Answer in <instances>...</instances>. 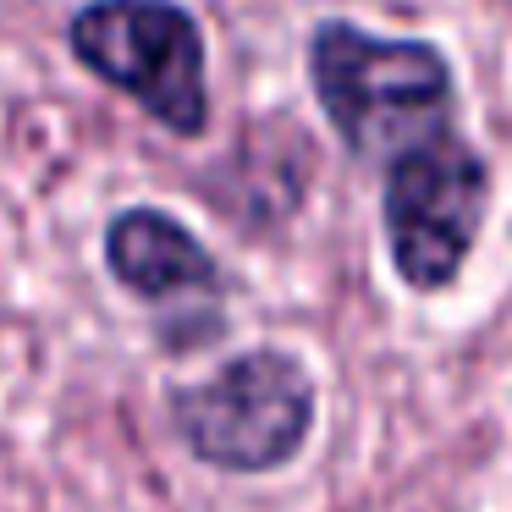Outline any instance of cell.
<instances>
[{"label":"cell","mask_w":512,"mask_h":512,"mask_svg":"<svg viewBox=\"0 0 512 512\" xmlns=\"http://www.w3.org/2000/svg\"><path fill=\"white\" fill-rule=\"evenodd\" d=\"M490 193H496L490 160L457 127L380 166V232L402 287L435 298L463 276L485 232Z\"/></svg>","instance_id":"obj_4"},{"label":"cell","mask_w":512,"mask_h":512,"mask_svg":"<svg viewBox=\"0 0 512 512\" xmlns=\"http://www.w3.org/2000/svg\"><path fill=\"white\" fill-rule=\"evenodd\" d=\"M171 430L215 474H276L298 463L320 419V391L298 353L248 347L199 386L166 397Z\"/></svg>","instance_id":"obj_2"},{"label":"cell","mask_w":512,"mask_h":512,"mask_svg":"<svg viewBox=\"0 0 512 512\" xmlns=\"http://www.w3.org/2000/svg\"><path fill=\"white\" fill-rule=\"evenodd\" d=\"M67 50L171 138L210 133V45L182 0H89L67 23Z\"/></svg>","instance_id":"obj_3"},{"label":"cell","mask_w":512,"mask_h":512,"mask_svg":"<svg viewBox=\"0 0 512 512\" xmlns=\"http://www.w3.org/2000/svg\"><path fill=\"white\" fill-rule=\"evenodd\" d=\"M303 61L320 116L347 155L369 166H391L457 116L452 61L430 39H386L347 17H325L314 23Z\"/></svg>","instance_id":"obj_1"},{"label":"cell","mask_w":512,"mask_h":512,"mask_svg":"<svg viewBox=\"0 0 512 512\" xmlns=\"http://www.w3.org/2000/svg\"><path fill=\"white\" fill-rule=\"evenodd\" d=\"M105 270L122 292L160 314L166 347L188 353L226 331V270L160 204H127L105 221Z\"/></svg>","instance_id":"obj_5"}]
</instances>
